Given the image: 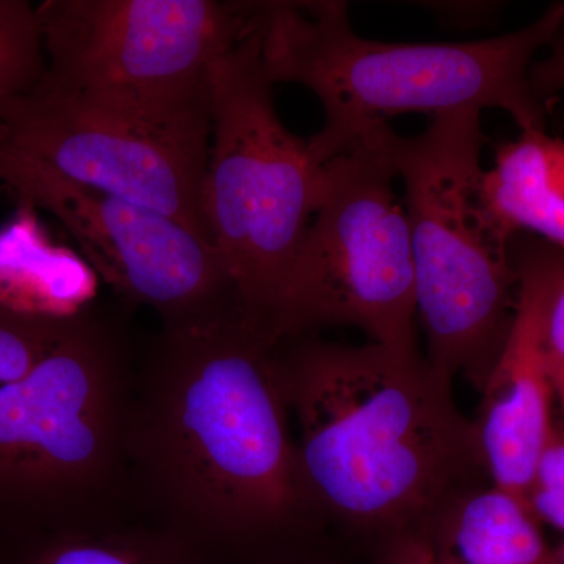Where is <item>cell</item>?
<instances>
[{"mask_svg":"<svg viewBox=\"0 0 564 564\" xmlns=\"http://www.w3.org/2000/svg\"><path fill=\"white\" fill-rule=\"evenodd\" d=\"M0 139L69 181L166 215L212 245L199 204L210 109H129L35 90L0 110Z\"/></svg>","mask_w":564,"mask_h":564,"instance_id":"30bf717a","label":"cell"},{"mask_svg":"<svg viewBox=\"0 0 564 564\" xmlns=\"http://www.w3.org/2000/svg\"><path fill=\"white\" fill-rule=\"evenodd\" d=\"M304 489L321 521L392 536L423 530L485 470L473 421L421 352L326 343L274 347Z\"/></svg>","mask_w":564,"mask_h":564,"instance_id":"7a4b0ae2","label":"cell"},{"mask_svg":"<svg viewBox=\"0 0 564 564\" xmlns=\"http://www.w3.org/2000/svg\"><path fill=\"white\" fill-rule=\"evenodd\" d=\"M273 85L262 61L259 2L254 28L212 70L199 204L248 321L278 343L274 318L322 203L325 163L281 121Z\"/></svg>","mask_w":564,"mask_h":564,"instance_id":"8992f818","label":"cell"},{"mask_svg":"<svg viewBox=\"0 0 564 564\" xmlns=\"http://www.w3.org/2000/svg\"><path fill=\"white\" fill-rule=\"evenodd\" d=\"M285 564H313V563H304V562H302V560L299 558V560H293V562L285 563Z\"/></svg>","mask_w":564,"mask_h":564,"instance_id":"cb8c5ba5","label":"cell"},{"mask_svg":"<svg viewBox=\"0 0 564 564\" xmlns=\"http://www.w3.org/2000/svg\"><path fill=\"white\" fill-rule=\"evenodd\" d=\"M556 564H564V541L555 549Z\"/></svg>","mask_w":564,"mask_h":564,"instance_id":"603a6c76","label":"cell"},{"mask_svg":"<svg viewBox=\"0 0 564 564\" xmlns=\"http://www.w3.org/2000/svg\"><path fill=\"white\" fill-rule=\"evenodd\" d=\"M480 113L436 115L419 135L393 132L391 139L404 185L426 361L448 381L466 377L478 391L507 343L519 292L511 237L481 198Z\"/></svg>","mask_w":564,"mask_h":564,"instance_id":"5b68a950","label":"cell"},{"mask_svg":"<svg viewBox=\"0 0 564 564\" xmlns=\"http://www.w3.org/2000/svg\"><path fill=\"white\" fill-rule=\"evenodd\" d=\"M433 551H434V549H433ZM433 564H455V563L452 562V560L448 558V556H445L443 554H440V552L434 551Z\"/></svg>","mask_w":564,"mask_h":564,"instance_id":"7402d4cb","label":"cell"},{"mask_svg":"<svg viewBox=\"0 0 564 564\" xmlns=\"http://www.w3.org/2000/svg\"><path fill=\"white\" fill-rule=\"evenodd\" d=\"M543 347L554 400L564 415V248H560L545 304Z\"/></svg>","mask_w":564,"mask_h":564,"instance_id":"ac0fdd59","label":"cell"},{"mask_svg":"<svg viewBox=\"0 0 564 564\" xmlns=\"http://www.w3.org/2000/svg\"><path fill=\"white\" fill-rule=\"evenodd\" d=\"M481 198L511 239L530 234L564 248V140L530 131L500 143L481 174Z\"/></svg>","mask_w":564,"mask_h":564,"instance_id":"7c38bea8","label":"cell"},{"mask_svg":"<svg viewBox=\"0 0 564 564\" xmlns=\"http://www.w3.org/2000/svg\"><path fill=\"white\" fill-rule=\"evenodd\" d=\"M0 181L61 221L118 302L148 307L163 328L248 321L218 251L173 218L69 181L2 139Z\"/></svg>","mask_w":564,"mask_h":564,"instance_id":"9c48e42d","label":"cell"},{"mask_svg":"<svg viewBox=\"0 0 564 564\" xmlns=\"http://www.w3.org/2000/svg\"><path fill=\"white\" fill-rule=\"evenodd\" d=\"M36 90L150 111L210 109L214 66L258 21L259 2L44 0Z\"/></svg>","mask_w":564,"mask_h":564,"instance_id":"ba28073f","label":"cell"},{"mask_svg":"<svg viewBox=\"0 0 564 564\" xmlns=\"http://www.w3.org/2000/svg\"><path fill=\"white\" fill-rule=\"evenodd\" d=\"M0 564H220L163 527L133 518L99 529L0 541Z\"/></svg>","mask_w":564,"mask_h":564,"instance_id":"9a60e30c","label":"cell"},{"mask_svg":"<svg viewBox=\"0 0 564 564\" xmlns=\"http://www.w3.org/2000/svg\"><path fill=\"white\" fill-rule=\"evenodd\" d=\"M131 307L90 303L35 366L0 380V541L137 518L128 434Z\"/></svg>","mask_w":564,"mask_h":564,"instance_id":"3957f363","label":"cell"},{"mask_svg":"<svg viewBox=\"0 0 564 564\" xmlns=\"http://www.w3.org/2000/svg\"><path fill=\"white\" fill-rule=\"evenodd\" d=\"M262 61L273 84L321 101L325 122L307 139L321 163L402 113L500 109L522 132L545 131L547 107L529 73L564 29V2L532 24L466 43H386L352 31L345 2H261Z\"/></svg>","mask_w":564,"mask_h":564,"instance_id":"277c9868","label":"cell"},{"mask_svg":"<svg viewBox=\"0 0 564 564\" xmlns=\"http://www.w3.org/2000/svg\"><path fill=\"white\" fill-rule=\"evenodd\" d=\"M423 532L455 564H556L525 503L496 486L456 494Z\"/></svg>","mask_w":564,"mask_h":564,"instance_id":"4fadbf2b","label":"cell"},{"mask_svg":"<svg viewBox=\"0 0 564 564\" xmlns=\"http://www.w3.org/2000/svg\"><path fill=\"white\" fill-rule=\"evenodd\" d=\"M510 247L519 276L518 304L507 343L480 391L473 425L492 486L525 503L534 466L555 425L543 339L560 247L530 234H516Z\"/></svg>","mask_w":564,"mask_h":564,"instance_id":"8fae6325","label":"cell"},{"mask_svg":"<svg viewBox=\"0 0 564 564\" xmlns=\"http://www.w3.org/2000/svg\"><path fill=\"white\" fill-rule=\"evenodd\" d=\"M527 510L540 524L564 533V426L555 423L525 494Z\"/></svg>","mask_w":564,"mask_h":564,"instance_id":"e0dca14e","label":"cell"},{"mask_svg":"<svg viewBox=\"0 0 564 564\" xmlns=\"http://www.w3.org/2000/svg\"><path fill=\"white\" fill-rule=\"evenodd\" d=\"M551 47V54L543 61L533 63L529 73L533 95L547 109L558 93L564 90V29Z\"/></svg>","mask_w":564,"mask_h":564,"instance_id":"d6986e66","label":"cell"},{"mask_svg":"<svg viewBox=\"0 0 564 564\" xmlns=\"http://www.w3.org/2000/svg\"><path fill=\"white\" fill-rule=\"evenodd\" d=\"M47 63L36 7L0 0V110L39 88Z\"/></svg>","mask_w":564,"mask_h":564,"instance_id":"2e32d148","label":"cell"},{"mask_svg":"<svg viewBox=\"0 0 564 564\" xmlns=\"http://www.w3.org/2000/svg\"><path fill=\"white\" fill-rule=\"evenodd\" d=\"M276 340L247 318L141 344L129 406L133 510L220 564H285L321 518L304 489Z\"/></svg>","mask_w":564,"mask_h":564,"instance_id":"6da1fadb","label":"cell"},{"mask_svg":"<svg viewBox=\"0 0 564 564\" xmlns=\"http://www.w3.org/2000/svg\"><path fill=\"white\" fill-rule=\"evenodd\" d=\"M33 210L21 204L0 229V306L52 317L77 314L93 303L95 278L80 259L47 240Z\"/></svg>","mask_w":564,"mask_h":564,"instance_id":"5bb4252c","label":"cell"},{"mask_svg":"<svg viewBox=\"0 0 564 564\" xmlns=\"http://www.w3.org/2000/svg\"><path fill=\"white\" fill-rule=\"evenodd\" d=\"M432 541L425 532H403L392 534L378 564H433Z\"/></svg>","mask_w":564,"mask_h":564,"instance_id":"ffe728a7","label":"cell"},{"mask_svg":"<svg viewBox=\"0 0 564 564\" xmlns=\"http://www.w3.org/2000/svg\"><path fill=\"white\" fill-rule=\"evenodd\" d=\"M393 132L380 126L325 163L322 203L274 318L278 340L355 326L373 344L419 352L413 248L395 192Z\"/></svg>","mask_w":564,"mask_h":564,"instance_id":"52a82bcc","label":"cell"},{"mask_svg":"<svg viewBox=\"0 0 564 564\" xmlns=\"http://www.w3.org/2000/svg\"><path fill=\"white\" fill-rule=\"evenodd\" d=\"M429 9L436 11L441 20L456 25H480L491 17V3L481 2H440L429 3Z\"/></svg>","mask_w":564,"mask_h":564,"instance_id":"44dd1931","label":"cell"}]
</instances>
